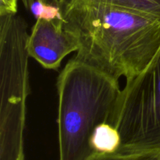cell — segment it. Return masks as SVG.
<instances>
[{"label": "cell", "mask_w": 160, "mask_h": 160, "mask_svg": "<svg viewBox=\"0 0 160 160\" xmlns=\"http://www.w3.org/2000/svg\"><path fill=\"white\" fill-rule=\"evenodd\" d=\"M61 11L79 41L73 58L117 81L141 75L160 50V19L102 4L73 3Z\"/></svg>", "instance_id": "obj_1"}, {"label": "cell", "mask_w": 160, "mask_h": 160, "mask_svg": "<svg viewBox=\"0 0 160 160\" xmlns=\"http://www.w3.org/2000/svg\"><path fill=\"white\" fill-rule=\"evenodd\" d=\"M121 89L119 81L71 58L57 78L59 160H87L91 138L108 123Z\"/></svg>", "instance_id": "obj_2"}, {"label": "cell", "mask_w": 160, "mask_h": 160, "mask_svg": "<svg viewBox=\"0 0 160 160\" xmlns=\"http://www.w3.org/2000/svg\"><path fill=\"white\" fill-rule=\"evenodd\" d=\"M28 36V24L21 16L0 15V160H25Z\"/></svg>", "instance_id": "obj_3"}, {"label": "cell", "mask_w": 160, "mask_h": 160, "mask_svg": "<svg viewBox=\"0 0 160 160\" xmlns=\"http://www.w3.org/2000/svg\"><path fill=\"white\" fill-rule=\"evenodd\" d=\"M108 123L121 136V146L160 148V50L141 75L120 90Z\"/></svg>", "instance_id": "obj_4"}, {"label": "cell", "mask_w": 160, "mask_h": 160, "mask_svg": "<svg viewBox=\"0 0 160 160\" xmlns=\"http://www.w3.org/2000/svg\"><path fill=\"white\" fill-rule=\"evenodd\" d=\"M28 54L44 68L57 70L62 60L78 52L79 41L73 32L67 29L62 20H36L28 36Z\"/></svg>", "instance_id": "obj_5"}, {"label": "cell", "mask_w": 160, "mask_h": 160, "mask_svg": "<svg viewBox=\"0 0 160 160\" xmlns=\"http://www.w3.org/2000/svg\"><path fill=\"white\" fill-rule=\"evenodd\" d=\"M73 3L107 5L160 19V0H61L59 8Z\"/></svg>", "instance_id": "obj_6"}, {"label": "cell", "mask_w": 160, "mask_h": 160, "mask_svg": "<svg viewBox=\"0 0 160 160\" xmlns=\"http://www.w3.org/2000/svg\"><path fill=\"white\" fill-rule=\"evenodd\" d=\"M91 146L97 153H112L121 146V136L118 130L110 124H100L92 134Z\"/></svg>", "instance_id": "obj_7"}, {"label": "cell", "mask_w": 160, "mask_h": 160, "mask_svg": "<svg viewBox=\"0 0 160 160\" xmlns=\"http://www.w3.org/2000/svg\"><path fill=\"white\" fill-rule=\"evenodd\" d=\"M87 160H160V148L120 147L112 153L95 152Z\"/></svg>", "instance_id": "obj_8"}, {"label": "cell", "mask_w": 160, "mask_h": 160, "mask_svg": "<svg viewBox=\"0 0 160 160\" xmlns=\"http://www.w3.org/2000/svg\"><path fill=\"white\" fill-rule=\"evenodd\" d=\"M30 10L36 18L43 19L45 20H62V14L61 9L57 6L46 4L40 0H35L31 4Z\"/></svg>", "instance_id": "obj_9"}, {"label": "cell", "mask_w": 160, "mask_h": 160, "mask_svg": "<svg viewBox=\"0 0 160 160\" xmlns=\"http://www.w3.org/2000/svg\"><path fill=\"white\" fill-rule=\"evenodd\" d=\"M18 0H0V14L17 13Z\"/></svg>", "instance_id": "obj_10"}, {"label": "cell", "mask_w": 160, "mask_h": 160, "mask_svg": "<svg viewBox=\"0 0 160 160\" xmlns=\"http://www.w3.org/2000/svg\"><path fill=\"white\" fill-rule=\"evenodd\" d=\"M42 1V3H46V4H49V5H53V6H60L61 3V0H40Z\"/></svg>", "instance_id": "obj_11"}, {"label": "cell", "mask_w": 160, "mask_h": 160, "mask_svg": "<svg viewBox=\"0 0 160 160\" xmlns=\"http://www.w3.org/2000/svg\"><path fill=\"white\" fill-rule=\"evenodd\" d=\"M20 1L22 2V3H23V5L24 6V7L26 8L27 9H30L31 4H32L35 0H20Z\"/></svg>", "instance_id": "obj_12"}]
</instances>
